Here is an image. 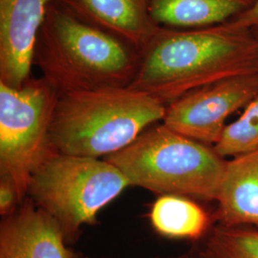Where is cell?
I'll use <instances>...</instances> for the list:
<instances>
[{
    "mask_svg": "<svg viewBox=\"0 0 258 258\" xmlns=\"http://www.w3.org/2000/svg\"><path fill=\"white\" fill-rule=\"evenodd\" d=\"M258 73L254 29L231 21L208 27H161L142 60L132 89L168 105L184 94L240 75Z\"/></svg>",
    "mask_w": 258,
    "mask_h": 258,
    "instance_id": "6da1fadb",
    "label": "cell"
},
{
    "mask_svg": "<svg viewBox=\"0 0 258 258\" xmlns=\"http://www.w3.org/2000/svg\"><path fill=\"white\" fill-rule=\"evenodd\" d=\"M142 52L86 24L52 2L39 31L36 65L59 96L105 88L129 87Z\"/></svg>",
    "mask_w": 258,
    "mask_h": 258,
    "instance_id": "7a4b0ae2",
    "label": "cell"
},
{
    "mask_svg": "<svg viewBox=\"0 0 258 258\" xmlns=\"http://www.w3.org/2000/svg\"><path fill=\"white\" fill-rule=\"evenodd\" d=\"M166 106L130 87L59 96L50 126L55 152L104 159L162 122Z\"/></svg>",
    "mask_w": 258,
    "mask_h": 258,
    "instance_id": "3957f363",
    "label": "cell"
},
{
    "mask_svg": "<svg viewBox=\"0 0 258 258\" xmlns=\"http://www.w3.org/2000/svg\"><path fill=\"white\" fill-rule=\"evenodd\" d=\"M104 160L120 170L130 186L198 202L216 201L227 163L213 147L183 136L163 122Z\"/></svg>",
    "mask_w": 258,
    "mask_h": 258,
    "instance_id": "277c9868",
    "label": "cell"
},
{
    "mask_svg": "<svg viewBox=\"0 0 258 258\" xmlns=\"http://www.w3.org/2000/svg\"><path fill=\"white\" fill-rule=\"evenodd\" d=\"M130 186L120 170L104 159L54 152L32 176L27 197L55 220L71 245L83 226Z\"/></svg>",
    "mask_w": 258,
    "mask_h": 258,
    "instance_id": "5b68a950",
    "label": "cell"
},
{
    "mask_svg": "<svg viewBox=\"0 0 258 258\" xmlns=\"http://www.w3.org/2000/svg\"><path fill=\"white\" fill-rule=\"evenodd\" d=\"M58 98L42 77L19 88L0 83V178L15 185L20 204L35 171L55 152L50 126Z\"/></svg>",
    "mask_w": 258,
    "mask_h": 258,
    "instance_id": "8992f818",
    "label": "cell"
},
{
    "mask_svg": "<svg viewBox=\"0 0 258 258\" xmlns=\"http://www.w3.org/2000/svg\"><path fill=\"white\" fill-rule=\"evenodd\" d=\"M258 95V73L224 79L186 93L166 105L162 122L177 133L213 147L227 120Z\"/></svg>",
    "mask_w": 258,
    "mask_h": 258,
    "instance_id": "52a82bcc",
    "label": "cell"
},
{
    "mask_svg": "<svg viewBox=\"0 0 258 258\" xmlns=\"http://www.w3.org/2000/svg\"><path fill=\"white\" fill-rule=\"evenodd\" d=\"M53 0H0V83L19 88L31 78L37 37Z\"/></svg>",
    "mask_w": 258,
    "mask_h": 258,
    "instance_id": "ba28073f",
    "label": "cell"
},
{
    "mask_svg": "<svg viewBox=\"0 0 258 258\" xmlns=\"http://www.w3.org/2000/svg\"><path fill=\"white\" fill-rule=\"evenodd\" d=\"M57 223L26 198L0 224V258H74Z\"/></svg>",
    "mask_w": 258,
    "mask_h": 258,
    "instance_id": "9c48e42d",
    "label": "cell"
},
{
    "mask_svg": "<svg viewBox=\"0 0 258 258\" xmlns=\"http://www.w3.org/2000/svg\"><path fill=\"white\" fill-rule=\"evenodd\" d=\"M84 23L102 30L143 52L161 26L144 0H53Z\"/></svg>",
    "mask_w": 258,
    "mask_h": 258,
    "instance_id": "30bf717a",
    "label": "cell"
},
{
    "mask_svg": "<svg viewBox=\"0 0 258 258\" xmlns=\"http://www.w3.org/2000/svg\"><path fill=\"white\" fill-rule=\"evenodd\" d=\"M215 202V224L258 230V149L227 160Z\"/></svg>",
    "mask_w": 258,
    "mask_h": 258,
    "instance_id": "8fae6325",
    "label": "cell"
},
{
    "mask_svg": "<svg viewBox=\"0 0 258 258\" xmlns=\"http://www.w3.org/2000/svg\"><path fill=\"white\" fill-rule=\"evenodd\" d=\"M257 0H144L161 27L194 29L229 22Z\"/></svg>",
    "mask_w": 258,
    "mask_h": 258,
    "instance_id": "7c38bea8",
    "label": "cell"
},
{
    "mask_svg": "<svg viewBox=\"0 0 258 258\" xmlns=\"http://www.w3.org/2000/svg\"><path fill=\"white\" fill-rule=\"evenodd\" d=\"M148 219L158 234L168 239L199 242L215 224L212 213L198 201L180 195H161L150 206Z\"/></svg>",
    "mask_w": 258,
    "mask_h": 258,
    "instance_id": "4fadbf2b",
    "label": "cell"
},
{
    "mask_svg": "<svg viewBox=\"0 0 258 258\" xmlns=\"http://www.w3.org/2000/svg\"><path fill=\"white\" fill-rule=\"evenodd\" d=\"M197 258H258V230L214 224L198 242Z\"/></svg>",
    "mask_w": 258,
    "mask_h": 258,
    "instance_id": "5bb4252c",
    "label": "cell"
},
{
    "mask_svg": "<svg viewBox=\"0 0 258 258\" xmlns=\"http://www.w3.org/2000/svg\"><path fill=\"white\" fill-rule=\"evenodd\" d=\"M213 148L227 160L257 150L258 95L243 109L239 118L227 124Z\"/></svg>",
    "mask_w": 258,
    "mask_h": 258,
    "instance_id": "9a60e30c",
    "label": "cell"
},
{
    "mask_svg": "<svg viewBox=\"0 0 258 258\" xmlns=\"http://www.w3.org/2000/svg\"><path fill=\"white\" fill-rule=\"evenodd\" d=\"M20 205L19 194L9 180L0 178V214L7 217L16 212Z\"/></svg>",
    "mask_w": 258,
    "mask_h": 258,
    "instance_id": "2e32d148",
    "label": "cell"
},
{
    "mask_svg": "<svg viewBox=\"0 0 258 258\" xmlns=\"http://www.w3.org/2000/svg\"><path fill=\"white\" fill-rule=\"evenodd\" d=\"M233 24L241 26V27L249 28V29H258V0L255 2V4L242 14L238 18H236L233 20H231Z\"/></svg>",
    "mask_w": 258,
    "mask_h": 258,
    "instance_id": "e0dca14e",
    "label": "cell"
},
{
    "mask_svg": "<svg viewBox=\"0 0 258 258\" xmlns=\"http://www.w3.org/2000/svg\"><path fill=\"white\" fill-rule=\"evenodd\" d=\"M171 258H197V256H196V253H195V251H194V250H192V251H189V252H185V253H184V254H181V255H178V256H175V257Z\"/></svg>",
    "mask_w": 258,
    "mask_h": 258,
    "instance_id": "ac0fdd59",
    "label": "cell"
},
{
    "mask_svg": "<svg viewBox=\"0 0 258 258\" xmlns=\"http://www.w3.org/2000/svg\"><path fill=\"white\" fill-rule=\"evenodd\" d=\"M74 258H87L85 257L84 255H83L82 253H80V252H76V254H75Z\"/></svg>",
    "mask_w": 258,
    "mask_h": 258,
    "instance_id": "d6986e66",
    "label": "cell"
},
{
    "mask_svg": "<svg viewBox=\"0 0 258 258\" xmlns=\"http://www.w3.org/2000/svg\"><path fill=\"white\" fill-rule=\"evenodd\" d=\"M256 31H257V36H258V29H257V30H256Z\"/></svg>",
    "mask_w": 258,
    "mask_h": 258,
    "instance_id": "ffe728a7",
    "label": "cell"
}]
</instances>
